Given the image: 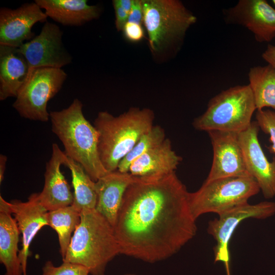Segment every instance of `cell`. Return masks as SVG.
<instances>
[{
  "mask_svg": "<svg viewBox=\"0 0 275 275\" xmlns=\"http://www.w3.org/2000/svg\"><path fill=\"white\" fill-rule=\"evenodd\" d=\"M188 193L175 172L136 177L124 193L113 227L120 254L154 263L191 239L197 226Z\"/></svg>",
  "mask_w": 275,
  "mask_h": 275,
  "instance_id": "1",
  "label": "cell"
},
{
  "mask_svg": "<svg viewBox=\"0 0 275 275\" xmlns=\"http://www.w3.org/2000/svg\"><path fill=\"white\" fill-rule=\"evenodd\" d=\"M82 106L75 99L68 107L50 112L51 130L63 144L66 156L80 164L96 182L108 172L100 158L98 131L85 118Z\"/></svg>",
  "mask_w": 275,
  "mask_h": 275,
  "instance_id": "2",
  "label": "cell"
},
{
  "mask_svg": "<svg viewBox=\"0 0 275 275\" xmlns=\"http://www.w3.org/2000/svg\"><path fill=\"white\" fill-rule=\"evenodd\" d=\"M154 120V113L148 108L131 107L118 116L98 113L94 126L99 134L100 158L108 172L117 170L120 162L153 127Z\"/></svg>",
  "mask_w": 275,
  "mask_h": 275,
  "instance_id": "3",
  "label": "cell"
},
{
  "mask_svg": "<svg viewBox=\"0 0 275 275\" xmlns=\"http://www.w3.org/2000/svg\"><path fill=\"white\" fill-rule=\"evenodd\" d=\"M120 254L113 227L95 209L80 212L63 261L81 265L92 275H105L108 263Z\"/></svg>",
  "mask_w": 275,
  "mask_h": 275,
  "instance_id": "4",
  "label": "cell"
},
{
  "mask_svg": "<svg viewBox=\"0 0 275 275\" xmlns=\"http://www.w3.org/2000/svg\"><path fill=\"white\" fill-rule=\"evenodd\" d=\"M150 50L157 59L175 51L197 17L178 0H142Z\"/></svg>",
  "mask_w": 275,
  "mask_h": 275,
  "instance_id": "5",
  "label": "cell"
},
{
  "mask_svg": "<svg viewBox=\"0 0 275 275\" xmlns=\"http://www.w3.org/2000/svg\"><path fill=\"white\" fill-rule=\"evenodd\" d=\"M256 111L249 85H237L212 97L205 112L195 118L192 124L200 131L239 133L250 126Z\"/></svg>",
  "mask_w": 275,
  "mask_h": 275,
  "instance_id": "6",
  "label": "cell"
},
{
  "mask_svg": "<svg viewBox=\"0 0 275 275\" xmlns=\"http://www.w3.org/2000/svg\"><path fill=\"white\" fill-rule=\"evenodd\" d=\"M260 190L251 176L229 177L204 181L196 191L188 193V203L196 219L202 214L213 212L218 215L246 203Z\"/></svg>",
  "mask_w": 275,
  "mask_h": 275,
  "instance_id": "7",
  "label": "cell"
},
{
  "mask_svg": "<svg viewBox=\"0 0 275 275\" xmlns=\"http://www.w3.org/2000/svg\"><path fill=\"white\" fill-rule=\"evenodd\" d=\"M67 77L62 68H40L31 70L13 107L22 118L47 122L50 119L48 102L59 92Z\"/></svg>",
  "mask_w": 275,
  "mask_h": 275,
  "instance_id": "8",
  "label": "cell"
},
{
  "mask_svg": "<svg viewBox=\"0 0 275 275\" xmlns=\"http://www.w3.org/2000/svg\"><path fill=\"white\" fill-rule=\"evenodd\" d=\"M274 214L275 202L264 201L253 205L247 202L218 214V218L209 222L207 232L216 241L214 248L215 262L225 264L227 275H230L229 243L238 225L247 218L265 219Z\"/></svg>",
  "mask_w": 275,
  "mask_h": 275,
  "instance_id": "9",
  "label": "cell"
},
{
  "mask_svg": "<svg viewBox=\"0 0 275 275\" xmlns=\"http://www.w3.org/2000/svg\"><path fill=\"white\" fill-rule=\"evenodd\" d=\"M63 32L54 23L46 21L40 33L17 48L26 60L30 71L40 68H62L72 57L62 41Z\"/></svg>",
  "mask_w": 275,
  "mask_h": 275,
  "instance_id": "10",
  "label": "cell"
},
{
  "mask_svg": "<svg viewBox=\"0 0 275 275\" xmlns=\"http://www.w3.org/2000/svg\"><path fill=\"white\" fill-rule=\"evenodd\" d=\"M226 22L240 25L254 35L260 43L275 38V9L265 0H239L224 10Z\"/></svg>",
  "mask_w": 275,
  "mask_h": 275,
  "instance_id": "11",
  "label": "cell"
},
{
  "mask_svg": "<svg viewBox=\"0 0 275 275\" xmlns=\"http://www.w3.org/2000/svg\"><path fill=\"white\" fill-rule=\"evenodd\" d=\"M48 17L34 1L12 9H0V45L19 48L35 37L32 28L37 22H46Z\"/></svg>",
  "mask_w": 275,
  "mask_h": 275,
  "instance_id": "12",
  "label": "cell"
},
{
  "mask_svg": "<svg viewBox=\"0 0 275 275\" xmlns=\"http://www.w3.org/2000/svg\"><path fill=\"white\" fill-rule=\"evenodd\" d=\"M259 127L252 121L245 130L238 133L244 163L249 175L257 182L266 199L275 197V159L268 160L258 140Z\"/></svg>",
  "mask_w": 275,
  "mask_h": 275,
  "instance_id": "13",
  "label": "cell"
},
{
  "mask_svg": "<svg viewBox=\"0 0 275 275\" xmlns=\"http://www.w3.org/2000/svg\"><path fill=\"white\" fill-rule=\"evenodd\" d=\"M207 133L213 155L211 167L205 181L229 177L251 176L245 167L238 133L222 131Z\"/></svg>",
  "mask_w": 275,
  "mask_h": 275,
  "instance_id": "14",
  "label": "cell"
},
{
  "mask_svg": "<svg viewBox=\"0 0 275 275\" xmlns=\"http://www.w3.org/2000/svg\"><path fill=\"white\" fill-rule=\"evenodd\" d=\"M11 212L21 234V248L19 250L22 275H27V262L29 247L38 231L48 226V211L42 205L38 193L31 194L26 202L13 200L10 202Z\"/></svg>",
  "mask_w": 275,
  "mask_h": 275,
  "instance_id": "15",
  "label": "cell"
},
{
  "mask_svg": "<svg viewBox=\"0 0 275 275\" xmlns=\"http://www.w3.org/2000/svg\"><path fill=\"white\" fill-rule=\"evenodd\" d=\"M67 157L57 144H52L51 157L46 164L44 187L38 193L40 203L48 211L73 204V194L61 171V165L65 164Z\"/></svg>",
  "mask_w": 275,
  "mask_h": 275,
  "instance_id": "16",
  "label": "cell"
},
{
  "mask_svg": "<svg viewBox=\"0 0 275 275\" xmlns=\"http://www.w3.org/2000/svg\"><path fill=\"white\" fill-rule=\"evenodd\" d=\"M129 173L108 172L95 182V209L114 227L124 193L135 179Z\"/></svg>",
  "mask_w": 275,
  "mask_h": 275,
  "instance_id": "17",
  "label": "cell"
},
{
  "mask_svg": "<svg viewBox=\"0 0 275 275\" xmlns=\"http://www.w3.org/2000/svg\"><path fill=\"white\" fill-rule=\"evenodd\" d=\"M182 160L173 150L171 141L166 138L136 159L130 164L128 173L140 177L162 176L175 172Z\"/></svg>",
  "mask_w": 275,
  "mask_h": 275,
  "instance_id": "18",
  "label": "cell"
},
{
  "mask_svg": "<svg viewBox=\"0 0 275 275\" xmlns=\"http://www.w3.org/2000/svg\"><path fill=\"white\" fill-rule=\"evenodd\" d=\"M11 210L10 202L0 196V262L5 275H22L19 258L20 232Z\"/></svg>",
  "mask_w": 275,
  "mask_h": 275,
  "instance_id": "19",
  "label": "cell"
},
{
  "mask_svg": "<svg viewBox=\"0 0 275 275\" xmlns=\"http://www.w3.org/2000/svg\"><path fill=\"white\" fill-rule=\"evenodd\" d=\"M48 17L66 26H81L98 18L99 6L88 4L87 0H35Z\"/></svg>",
  "mask_w": 275,
  "mask_h": 275,
  "instance_id": "20",
  "label": "cell"
},
{
  "mask_svg": "<svg viewBox=\"0 0 275 275\" xmlns=\"http://www.w3.org/2000/svg\"><path fill=\"white\" fill-rule=\"evenodd\" d=\"M30 72L28 63L17 48L0 45V100L16 98Z\"/></svg>",
  "mask_w": 275,
  "mask_h": 275,
  "instance_id": "21",
  "label": "cell"
},
{
  "mask_svg": "<svg viewBox=\"0 0 275 275\" xmlns=\"http://www.w3.org/2000/svg\"><path fill=\"white\" fill-rule=\"evenodd\" d=\"M248 77L256 111L265 107L275 110V68L269 64L251 67Z\"/></svg>",
  "mask_w": 275,
  "mask_h": 275,
  "instance_id": "22",
  "label": "cell"
},
{
  "mask_svg": "<svg viewBox=\"0 0 275 275\" xmlns=\"http://www.w3.org/2000/svg\"><path fill=\"white\" fill-rule=\"evenodd\" d=\"M71 171L74 189L72 205L81 212L84 209H95L97 202L95 182L78 163L67 157L65 162Z\"/></svg>",
  "mask_w": 275,
  "mask_h": 275,
  "instance_id": "23",
  "label": "cell"
},
{
  "mask_svg": "<svg viewBox=\"0 0 275 275\" xmlns=\"http://www.w3.org/2000/svg\"><path fill=\"white\" fill-rule=\"evenodd\" d=\"M48 226L58 234L60 253L65 258L74 232L80 222V212L72 205L50 211L47 213Z\"/></svg>",
  "mask_w": 275,
  "mask_h": 275,
  "instance_id": "24",
  "label": "cell"
},
{
  "mask_svg": "<svg viewBox=\"0 0 275 275\" xmlns=\"http://www.w3.org/2000/svg\"><path fill=\"white\" fill-rule=\"evenodd\" d=\"M166 139L163 128L159 125H153L142 136L131 150L120 162L117 170L122 173H128L130 164L136 159L161 144Z\"/></svg>",
  "mask_w": 275,
  "mask_h": 275,
  "instance_id": "25",
  "label": "cell"
},
{
  "mask_svg": "<svg viewBox=\"0 0 275 275\" xmlns=\"http://www.w3.org/2000/svg\"><path fill=\"white\" fill-rule=\"evenodd\" d=\"M255 121L259 128L269 135L271 144L268 149L271 153L275 154V111L270 109L257 110Z\"/></svg>",
  "mask_w": 275,
  "mask_h": 275,
  "instance_id": "26",
  "label": "cell"
},
{
  "mask_svg": "<svg viewBox=\"0 0 275 275\" xmlns=\"http://www.w3.org/2000/svg\"><path fill=\"white\" fill-rule=\"evenodd\" d=\"M85 267L74 263L64 262L55 266L51 261L46 262L42 268V275H89Z\"/></svg>",
  "mask_w": 275,
  "mask_h": 275,
  "instance_id": "27",
  "label": "cell"
},
{
  "mask_svg": "<svg viewBox=\"0 0 275 275\" xmlns=\"http://www.w3.org/2000/svg\"><path fill=\"white\" fill-rule=\"evenodd\" d=\"M122 32L125 38L132 43L140 42L145 37V32L142 24L127 22Z\"/></svg>",
  "mask_w": 275,
  "mask_h": 275,
  "instance_id": "28",
  "label": "cell"
},
{
  "mask_svg": "<svg viewBox=\"0 0 275 275\" xmlns=\"http://www.w3.org/2000/svg\"><path fill=\"white\" fill-rule=\"evenodd\" d=\"M115 15V26L118 31H122L123 27L128 22L129 14L123 9L116 2L112 1Z\"/></svg>",
  "mask_w": 275,
  "mask_h": 275,
  "instance_id": "29",
  "label": "cell"
},
{
  "mask_svg": "<svg viewBox=\"0 0 275 275\" xmlns=\"http://www.w3.org/2000/svg\"><path fill=\"white\" fill-rule=\"evenodd\" d=\"M128 22L142 24L143 9L142 0H133V5L128 15Z\"/></svg>",
  "mask_w": 275,
  "mask_h": 275,
  "instance_id": "30",
  "label": "cell"
},
{
  "mask_svg": "<svg viewBox=\"0 0 275 275\" xmlns=\"http://www.w3.org/2000/svg\"><path fill=\"white\" fill-rule=\"evenodd\" d=\"M262 57L268 64L275 68V45L268 44L262 53Z\"/></svg>",
  "mask_w": 275,
  "mask_h": 275,
  "instance_id": "31",
  "label": "cell"
},
{
  "mask_svg": "<svg viewBox=\"0 0 275 275\" xmlns=\"http://www.w3.org/2000/svg\"><path fill=\"white\" fill-rule=\"evenodd\" d=\"M7 157L3 154L0 155V183L1 184L4 178V174L6 168Z\"/></svg>",
  "mask_w": 275,
  "mask_h": 275,
  "instance_id": "32",
  "label": "cell"
},
{
  "mask_svg": "<svg viewBox=\"0 0 275 275\" xmlns=\"http://www.w3.org/2000/svg\"><path fill=\"white\" fill-rule=\"evenodd\" d=\"M117 4L128 14L130 12L133 0H116Z\"/></svg>",
  "mask_w": 275,
  "mask_h": 275,
  "instance_id": "33",
  "label": "cell"
},
{
  "mask_svg": "<svg viewBox=\"0 0 275 275\" xmlns=\"http://www.w3.org/2000/svg\"><path fill=\"white\" fill-rule=\"evenodd\" d=\"M271 2L272 4L275 6V0H272Z\"/></svg>",
  "mask_w": 275,
  "mask_h": 275,
  "instance_id": "34",
  "label": "cell"
},
{
  "mask_svg": "<svg viewBox=\"0 0 275 275\" xmlns=\"http://www.w3.org/2000/svg\"><path fill=\"white\" fill-rule=\"evenodd\" d=\"M125 275H135V274H126Z\"/></svg>",
  "mask_w": 275,
  "mask_h": 275,
  "instance_id": "35",
  "label": "cell"
}]
</instances>
